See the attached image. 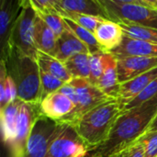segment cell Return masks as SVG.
<instances>
[{"label":"cell","instance_id":"obj_1","mask_svg":"<svg viewBox=\"0 0 157 157\" xmlns=\"http://www.w3.org/2000/svg\"><path fill=\"white\" fill-rule=\"evenodd\" d=\"M156 114L157 96L139 107L121 112L107 141L90 153L97 157L111 155L120 148L144 134Z\"/></svg>","mask_w":157,"mask_h":157},{"label":"cell","instance_id":"obj_2","mask_svg":"<svg viewBox=\"0 0 157 157\" xmlns=\"http://www.w3.org/2000/svg\"><path fill=\"white\" fill-rule=\"evenodd\" d=\"M121 112V104L117 99H114L98 106L77 120L68 123L75 129L91 152L107 141Z\"/></svg>","mask_w":157,"mask_h":157},{"label":"cell","instance_id":"obj_3","mask_svg":"<svg viewBox=\"0 0 157 157\" xmlns=\"http://www.w3.org/2000/svg\"><path fill=\"white\" fill-rule=\"evenodd\" d=\"M109 20L157 29V10L144 6L142 0H100Z\"/></svg>","mask_w":157,"mask_h":157},{"label":"cell","instance_id":"obj_4","mask_svg":"<svg viewBox=\"0 0 157 157\" xmlns=\"http://www.w3.org/2000/svg\"><path fill=\"white\" fill-rule=\"evenodd\" d=\"M15 55V78L17 86V98L36 106L41 99L40 66L35 58L13 52Z\"/></svg>","mask_w":157,"mask_h":157},{"label":"cell","instance_id":"obj_5","mask_svg":"<svg viewBox=\"0 0 157 157\" xmlns=\"http://www.w3.org/2000/svg\"><path fill=\"white\" fill-rule=\"evenodd\" d=\"M20 13L13 22L9 40V53L13 52L36 59L37 49L34 44V22L36 12L29 1L19 2Z\"/></svg>","mask_w":157,"mask_h":157},{"label":"cell","instance_id":"obj_6","mask_svg":"<svg viewBox=\"0 0 157 157\" xmlns=\"http://www.w3.org/2000/svg\"><path fill=\"white\" fill-rule=\"evenodd\" d=\"M89 153L88 147L70 123L57 121L47 157H86Z\"/></svg>","mask_w":157,"mask_h":157},{"label":"cell","instance_id":"obj_7","mask_svg":"<svg viewBox=\"0 0 157 157\" xmlns=\"http://www.w3.org/2000/svg\"><path fill=\"white\" fill-rule=\"evenodd\" d=\"M69 84L75 88L78 102L74 111L60 121L72 122L98 106L116 99L108 96L96 86L91 84L87 78H73Z\"/></svg>","mask_w":157,"mask_h":157},{"label":"cell","instance_id":"obj_8","mask_svg":"<svg viewBox=\"0 0 157 157\" xmlns=\"http://www.w3.org/2000/svg\"><path fill=\"white\" fill-rule=\"evenodd\" d=\"M57 127V121L38 112L30 132L25 157H47L51 138Z\"/></svg>","mask_w":157,"mask_h":157},{"label":"cell","instance_id":"obj_9","mask_svg":"<svg viewBox=\"0 0 157 157\" xmlns=\"http://www.w3.org/2000/svg\"><path fill=\"white\" fill-rule=\"evenodd\" d=\"M36 116L37 114L35 113L34 106L22 101L17 117L16 136L10 146L13 157L26 156L27 144Z\"/></svg>","mask_w":157,"mask_h":157},{"label":"cell","instance_id":"obj_10","mask_svg":"<svg viewBox=\"0 0 157 157\" xmlns=\"http://www.w3.org/2000/svg\"><path fill=\"white\" fill-rule=\"evenodd\" d=\"M157 67V57H126L117 60L119 83L123 84Z\"/></svg>","mask_w":157,"mask_h":157},{"label":"cell","instance_id":"obj_11","mask_svg":"<svg viewBox=\"0 0 157 157\" xmlns=\"http://www.w3.org/2000/svg\"><path fill=\"white\" fill-rule=\"evenodd\" d=\"M75 108V105L66 96L55 92L41 100L39 105V111L51 120L60 121L70 115Z\"/></svg>","mask_w":157,"mask_h":157},{"label":"cell","instance_id":"obj_12","mask_svg":"<svg viewBox=\"0 0 157 157\" xmlns=\"http://www.w3.org/2000/svg\"><path fill=\"white\" fill-rule=\"evenodd\" d=\"M110 53L117 60L126 57H157V44L124 35L121 43Z\"/></svg>","mask_w":157,"mask_h":157},{"label":"cell","instance_id":"obj_13","mask_svg":"<svg viewBox=\"0 0 157 157\" xmlns=\"http://www.w3.org/2000/svg\"><path fill=\"white\" fill-rule=\"evenodd\" d=\"M157 78V67L120 85L117 100L122 108L135 98L144 89Z\"/></svg>","mask_w":157,"mask_h":157},{"label":"cell","instance_id":"obj_14","mask_svg":"<svg viewBox=\"0 0 157 157\" xmlns=\"http://www.w3.org/2000/svg\"><path fill=\"white\" fill-rule=\"evenodd\" d=\"M94 35L106 52H110L116 49L121 43L124 37L121 25L109 19L99 24Z\"/></svg>","mask_w":157,"mask_h":157},{"label":"cell","instance_id":"obj_15","mask_svg":"<svg viewBox=\"0 0 157 157\" xmlns=\"http://www.w3.org/2000/svg\"><path fill=\"white\" fill-rule=\"evenodd\" d=\"M97 87L108 96L117 99L120 83L117 73V59L110 53H104V71Z\"/></svg>","mask_w":157,"mask_h":157},{"label":"cell","instance_id":"obj_16","mask_svg":"<svg viewBox=\"0 0 157 157\" xmlns=\"http://www.w3.org/2000/svg\"><path fill=\"white\" fill-rule=\"evenodd\" d=\"M21 103L22 100L17 98L15 101L0 109L3 141L9 147L12 145L16 136L17 122Z\"/></svg>","mask_w":157,"mask_h":157},{"label":"cell","instance_id":"obj_17","mask_svg":"<svg viewBox=\"0 0 157 157\" xmlns=\"http://www.w3.org/2000/svg\"><path fill=\"white\" fill-rule=\"evenodd\" d=\"M55 3L62 9L68 12L109 19L100 0H55Z\"/></svg>","mask_w":157,"mask_h":157},{"label":"cell","instance_id":"obj_18","mask_svg":"<svg viewBox=\"0 0 157 157\" xmlns=\"http://www.w3.org/2000/svg\"><path fill=\"white\" fill-rule=\"evenodd\" d=\"M34 44L38 51L53 56L57 38L49 26L37 15L34 22Z\"/></svg>","mask_w":157,"mask_h":157},{"label":"cell","instance_id":"obj_19","mask_svg":"<svg viewBox=\"0 0 157 157\" xmlns=\"http://www.w3.org/2000/svg\"><path fill=\"white\" fill-rule=\"evenodd\" d=\"M11 1L3 0L1 3L0 11V44L2 60L7 62L10 57L9 53V40L12 30V17L14 15Z\"/></svg>","mask_w":157,"mask_h":157},{"label":"cell","instance_id":"obj_20","mask_svg":"<svg viewBox=\"0 0 157 157\" xmlns=\"http://www.w3.org/2000/svg\"><path fill=\"white\" fill-rule=\"evenodd\" d=\"M36 60L40 68L43 69L44 71L57 77L63 82L69 83L73 79L64 63L57 60L55 57L37 50Z\"/></svg>","mask_w":157,"mask_h":157},{"label":"cell","instance_id":"obj_21","mask_svg":"<svg viewBox=\"0 0 157 157\" xmlns=\"http://www.w3.org/2000/svg\"><path fill=\"white\" fill-rule=\"evenodd\" d=\"M6 61L1 60L0 77V109L17 98V86L14 78L7 75Z\"/></svg>","mask_w":157,"mask_h":157},{"label":"cell","instance_id":"obj_22","mask_svg":"<svg viewBox=\"0 0 157 157\" xmlns=\"http://www.w3.org/2000/svg\"><path fill=\"white\" fill-rule=\"evenodd\" d=\"M63 19L64 24L70 29V30L88 48L90 54L98 53V52H106L98 42L94 34H92L90 31H88L87 29L81 27L80 25H78L77 23H75V21L69 18L63 17Z\"/></svg>","mask_w":157,"mask_h":157},{"label":"cell","instance_id":"obj_23","mask_svg":"<svg viewBox=\"0 0 157 157\" xmlns=\"http://www.w3.org/2000/svg\"><path fill=\"white\" fill-rule=\"evenodd\" d=\"M73 78H89L90 64L88 53H77L64 63Z\"/></svg>","mask_w":157,"mask_h":157},{"label":"cell","instance_id":"obj_24","mask_svg":"<svg viewBox=\"0 0 157 157\" xmlns=\"http://www.w3.org/2000/svg\"><path fill=\"white\" fill-rule=\"evenodd\" d=\"M54 2H55V0H54ZM55 6H56V10H57L58 14L62 17L69 18L73 21H75L81 27H83L86 29H87L88 31H90L92 34H95L96 29H98L99 24L102 23L104 20H106L105 18L99 17H94V16H88V15L77 14V13L65 11V10L62 9L56 3H55Z\"/></svg>","mask_w":157,"mask_h":157},{"label":"cell","instance_id":"obj_25","mask_svg":"<svg viewBox=\"0 0 157 157\" xmlns=\"http://www.w3.org/2000/svg\"><path fill=\"white\" fill-rule=\"evenodd\" d=\"M125 36L157 44V29L133 24H120Z\"/></svg>","mask_w":157,"mask_h":157},{"label":"cell","instance_id":"obj_26","mask_svg":"<svg viewBox=\"0 0 157 157\" xmlns=\"http://www.w3.org/2000/svg\"><path fill=\"white\" fill-rule=\"evenodd\" d=\"M40 86H41L40 102L49 95L58 92L59 89L65 84L62 80L52 75L51 74L47 73L41 68H40Z\"/></svg>","mask_w":157,"mask_h":157},{"label":"cell","instance_id":"obj_27","mask_svg":"<svg viewBox=\"0 0 157 157\" xmlns=\"http://www.w3.org/2000/svg\"><path fill=\"white\" fill-rule=\"evenodd\" d=\"M109 157H144V144L142 136L120 148Z\"/></svg>","mask_w":157,"mask_h":157},{"label":"cell","instance_id":"obj_28","mask_svg":"<svg viewBox=\"0 0 157 157\" xmlns=\"http://www.w3.org/2000/svg\"><path fill=\"white\" fill-rule=\"evenodd\" d=\"M157 96V78L153 81L145 89H144L135 98H133L132 101H130L128 104L123 106L121 108V112L126 111L129 109H132L133 108L139 107L140 105L144 104V102L154 98Z\"/></svg>","mask_w":157,"mask_h":157},{"label":"cell","instance_id":"obj_29","mask_svg":"<svg viewBox=\"0 0 157 157\" xmlns=\"http://www.w3.org/2000/svg\"><path fill=\"white\" fill-rule=\"evenodd\" d=\"M104 53L105 52L89 54L90 75L88 80L96 86L104 71Z\"/></svg>","mask_w":157,"mask_h":157},{"label":"cell","instance_id":"obj_30","mask_svg":"<svg viewBox=\"0 0 157 157\" xmlns=\"http://www.w3.org/2000/svg\"><path fill=\"white\" fill-rule=\"evenodd\" d=\"M36 14L49 26L58 39L64 31L65 26L63 17L58 13H40L35 11Z\"/></svg>","mask_w":157,"mask_h":157},{"label":"cell","instance_id":"obj_31","mask_svg":"<svg viewBox=\"0 0 157 157\" xmlns=\"http://www.w3.org/2000/svg\"><path fill=\"white\" fill-rule=\"evenodd\" d=\"M75 54V53L74 52L69 43L62 36L59 37L56 40V47L53 57L64 63L69 58H71Z\"/></svg>","mask_w":157,"mask_h":157},{"label":"cell","instance_id":"obj_32","mask_svg":"<svg viewBox=\"0 0 157 157\" xmlns=\"http://www.w3.org/2000/svg\"><path fill=\"white\" fill-rule=\"evenodd\" d=\"M144 144V157H157V131L142 135Z\"/></svg>","mask_w":157,"mask_h":157},{"label":"cell","instance_id":"obj_33","mask_svg":"<svg viewBox=\"0 0 157 157\" xmlns=\"http://www.w3.org/2000/svg\"><path fill=\"white\" fill-rule=\"evenodd\" d=\"M59 93L66 96L75 106L77 105V102H78V97H77V93H76V90L75 88L71 86L69 83H65L58 91Z\"/></svg>","mask_w":157,"mask_h":157},{"label":"cell","instance_id":"obj_34","mask_svg":"<svg viewBox=\"0 0 157 157\" xmlns=\"http://www.w3.org/2000/svg\"><path fill=\"white\" fill-rule=\"evenodd\" d=\"M157 131V114L155 117V119L153 120V121L151 122V124L149 125L146 132H156Z\"/></svg>","mask_w":157,"mask_h":157},{"label":"cell","instance_id":"obj_35","mask_svg":"<svg viewBox=\"0 0 157 157\" xmlns=\"http://www.w3.org/2000/svg\"><path fill=\"white\" fill-rule=\"evenodd\" d=\"M86 157H97V156H96V155H92L91 153H89V154H88V155H87Z\"/></svg>","mask_w":157,"mask_h":157}]
</instances>
